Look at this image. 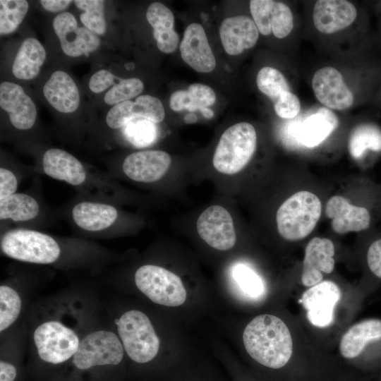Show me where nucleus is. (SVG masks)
Wrapping results in <instances>:
<instances>
[{"mask_svg": "<svg viewBox=\"0 0 381 381\" xmlns=\"http://www.w3.org/2000/svg\"><path fill=\"white\" fill-rule=\"evenodd\" d=\"M243 341L250 356L269 368H282L292 355L290 331L275 315L264 314L253 319L243 331Z\"/></svg>", "mask_w": 381, "mask_h": 381, "instance_id": "nucleus-1", "label": "nucleus"}, {"mask_svg": "<svg viewBox=\"0 0 381 381\" xmlns=\"http://www.w3.org/2000/svg\"><path fill=\"white\" fill-rule=\"evenodd\" d=\"M322 212L319 198L308 190L295 193L278 208L276 214L277 231L288 241L308 236L315 229Z\"/></svg>", "mask_w": 381, "mask_h": 381, "instance_id": "nucleus-2", "label": "nucleus"}, {"mask_svg": "<svg viewBox=\"0 0 381 381\" xmlns=\"http://www.w3.org/2000/svg\"><path fill=\"white\" fill-rule=\"evenodd\" d=\"M257 146V134L253 125L240 122L229 127L221 135L212 163L215 169L232 175L250 162Z\"/></svg>", "mask_w": 381, "mask_h": 381, "instance_id": "nucleus-3", "label": "nucleus"}, {"mask_svg": "<svg viewBox=\"0 0 381 381\" xmlns=\"http://www.w3.org/2000/svg\"><path fill=\"white\" fill-rule=\"evenodd\" d=\"M124 351L135 363L145 364L158 353L159 339L149 318L138 310H130L116 320Z\"/></svg>", "mask_w": 381, "mask_h": 381, "instance_id": "nucleus-4", "label": "nucleus"}, {"mask_svg": "<svg viewBox=\"0 0 381 381\" xmlns=\"http://www.w3.org/2000/svg\"><path fill=\"white\" fill-rule=\"evenodd\" d=\"M1 251L8 257L35 264H50L58 260L61 249L51 236L35 230L13 229L1 240Z\"/></svg>", "mask_w": 381, "mask_h": 381, "instance_id": "nucleus-5", "label": "nucleus"}, {"mask_svg": "<svg viewBox=\"0 0 381 381\" xmlns=\"http://www.w3.org/2000/svg\"><path fill=\"white\" fill-rule=\"evenodd\" d=\"M134 279L138 289L157 304L175 307L182 305L186 299L181 278L164 267L143 265L136 270Z\"/></svg>", "mask_w": 381, "mask_h": 381, "instance_id": "nucleus-6", "label": "nucleus"}, {"mask_svg": "<svg viewBox=\"0 0 381 381\" xmlns=\"http://www.w3.org/2000/svg\"><path fill=\"white\" fill-rule=\"evenodd\" d=\"M123 354V344L115 333L98 330L82 339L72 358V364L81 371L99 366H115L121 363Z\"/></svg>", "mask_w": 381, "mask_h": 381, "instance_id": "nucleus-7", "label": "nucleus"}, {"mask_svg": "<svg viewBox=\"0 0 381 381\" xmlns=\"http://www.w3.org/2000/svg\"><path fill=\"white\" fill-rule=\"evenodd\" d=\"M33 339L40 358L52 365L72 358L80 342L73 329L56 320L40 325L34 332Z\"/></svg>", "mask_w": 381, "mask_h": 381, "instance_id": "nucleus-8", "label": "nucleus"}, {"mask_svg": "<svg viewBox=\"0 0 381 381\" xmlns=\"http://www.w3.org/2000/svg\"><path fill=\"white\" fill-rule=\"evenodd\" d=\"M200 238L210 246L219 250L232 248L236 241L234 222L229 212L220 205L206 208L196 223Z\"/></svg>", "mask_w": 381, "mask_h": 381, "instance_id": "nucleus-9", "label": "nucleus"}, {"mask_svg": "<svg viewBox=\"0 0 381 381\" xmlns=\"http://www.w3.org/2000/svg\"><path fill=\"white\" fill-rule=\"evenodd\" d=\"M53 28L64 53L71 57L88 54L100 44L97 36L85 27H78L74 16L68 12L57 15L53 20Z\"/></svg>", "mask_w": 381, "mask_h": 381, "instance_id": "nucleus-10", "label": "nucleus"}, {"mask_svg": "<svg viewBox=\"0 0 381 381\" xmlns=\"http://www.w3.org/2000/svg\"><path fill=\"white\" fill-rule=\"evenodd\" d=\"M340 298L339 287L327 280L310 287L299 302L307 310L308 319L313 325L326 327L333 322L334 309Z\"/></svg>", "mask_w": 381, "mask_h": 381, "instance_id": "nucleus-11", "label": "nucleus"}, {"mask_svg": "<svg viewBox=\"0 0 381 381\" xmlns=\"http://www.w3.org/2000/svg\"><path fill=\"white\" fill-rule=\"evenodd\" d=\"M250 11L258 30L263 35L271 33L279 39L287 37L294 28V16L283 2L252 0Z\"/></svg>", "mask_w": 381, "mask_h": 381, "instance_id": "nucleus-12", "label": "nucleus"}, {"mask_svg": "<svg viewBox=\"0 0 381 381\" xmlns=\"http://www.w3.org/2000/svg\"><path fill=\"white\" fill-rule=\"evenodd\" d=\"M312 87L318 100L328 109L344 110L353 102V95L341 73L333 67L318 70L312 79Z\"/></svg>", "mask_w": 381, "mask_h": 381, "instance_id": "nucleus-13", "label": "nucleus"}, {"mask_svg": "<svg viewBox=\"0 0 381 381\" xmlns=\"http://www.w3.org/2000/svg\"><path fill=\"white\" fill-rule=\"evenodd\" d=\"M325 214L332 219V228L337 234L366 231L373 220L367 207L352 205L341 195H334L327 201Z\"/></svg>", "mask_w": 381, "mask_h": 381, "instance_id": "nucleus-14", "label": "nucleus"}, {"mask_svg": "<svg viewBox=\"0 0 381 381\" xmlns=\"http://www.w3.org/2000/svg\"><path fill=\"white\" fill-rule=\"evenodd\" d=\"M164 116L162 102L157 97L144 95L138 97L135 102L127 100L114 105L107 113L106 122L109 128L116 129L137 118L157 123L162 121Z\"/></svg>", "mask_w": 381, "mask_h": 381, "instance_id": "nucleus-15", "label": "nucleus"}, {"mask_svg": "<svg viewBox=\"0 0 381 381\" xmlns=\"http://www.w3.org/2000/svg\"><path fill=\"white\" fill-rule=\"evenodd\" d=\"M171 162V157L164 151H139L125 158L122 169L133 181L152 183L164 176L170 167Z\"/></svg>", "mask_w": 381, "mask_h": 381, "instance_id": "nucleus-16", "label": "nucleus"}, {"mask_svg": "<svg viewBox=\"0 0 381 381\" xmlns=\"http://www.w3.org/2000/svg\"><path fill=\"white\" fill-rule=\"evenodd\" d=\"M334 246L326 238L315 237L307 244L303 262L302 284L311 287L322 282L323 273H331L335 265Z\"/></svg>", "mask_w": 381, "mask_h": 381, "instance_id": "nucleus-17", "label": "nucleus"}, {"mask_svg": "<svg viewBox=\"0 0 381 381\" xmlns=\"http://www.w3.org/2000/svg\"><path fill=\"white\" fill-rule=\"evenodd\" d=\"M184 62L200 73H210L216 66V60L202 26L191 23L186 28L179 46Z\"/></svg>", "mask_w": 381, "mask_h": 381, "instance_id": "nucleus-18", "label": "nucleus"}, {"mask_svg": "<svg viewBox=\"0 0 381 381\" xmlns=\"http://www.w3.org/2000/svg\"><path fill=\"white\" fill-rule=\"evenodd\" d=\"M0 106L8 114L10 121L16 128L28 130L34 126L37 118L35 104L18 84L1 83Z\"/></svg>", "mask_w": 381, "mask_h": 381, "instance_id": "nucleus-19", "label": "nucleus"}, {"mask_svg": "<svg viewBox=\"0 0 381 381\" xmlns=\"http://www.w3.org/2000/svg\"><path fill=\"white\" fill-rule=\"evenodd\" d=\"M357 17L355 6L346 0H319L315 4L313 18L315 28L332 34L350 26Z\"/></svg>", "mask_w": 381, "mask_h": 381, "instance_id": "nucleus-20", "label": "nucleus"}, {"mask_svg": "<svg viewBox=\"0 0 381 381\" xmlns=\"http://www.w3.org/2000/svg\"><path fill=\"white\" fill-rule=\"evenodd\" d=\"M219 35L225 52L229 55H238L255 45L259 31L250 18L236 16L223 20Z\"/></svg>", "mask_w": 381, "mask_h": 381, "instance_id": "nucleus-21", "label": "nucleus"}, {"mask_svg": "<svg viewBox=\"0 0 381 381\" xmlns=\"http://www.w3.org/2000/svg\"><path fill=\"white\" fill-rule=\"evenodd\" d=\"M42 169L49 177L72 186L83 184L87 173L82 163L68 152L58 148L47 150L43 155Z\"/></svg>", "mask_w": 381, "mask_h": 381, "instance_id": "nucleus-22", "label": "nucleus"}, {"mask_svg": "<svg viewBox=\"0 0 381 381\" xmlns=\"http://www.w3.org/2000/svg\"><path fill=\"white\" fill-rule=\"evenodd\" d=\"M381 344V320L370 318L351 326L342 336L339 350L343 357L354 358L370 346Z\"/></svg>", "mask_w": 381, "mask_h": 381, "instance_id": "nucleus-23", "label": "nucleus"}, {"mask_svg": "<svg viewBox=\"0 0 381 381\" xmlns=\"http://www.w3.org/2000/svg\"><path fill=\"white\" fill-rule=\"evenodd\" d=\"M43 93L49 103L62 113L73 112L80 104V94L75 82L62 71L52 74L44 85Z\"/></svg>", "mask_w": 381, "mask_h": 381, "instance_id": "nucleus-24", "label": "nucleus"}, {"mask_svg": "<svg viewBox=\"0 0 381 381\" xmlns=\"http://www.w3.org/2000/svg\"><path fill=\"white\" fill-rule=\"evenodd\" d=\"M71 214L78 227L96 232L111 226L118 217V211L109 204L83 201L73 207Z\"/></svg>", "mask_w": 381, "mask_h": 381, "instance_id": "nucleus-25", "label": "nucleus"}, {"mask_svg": "<svg viewBox=\"0 0 381 381\" xmlns=\"http://www.w3.org/2000/svg\"><path fill=\"white\" fill-rule=\"evenodd\" d=\"M146 18L153 28L158 49L166 54L174 52L179 37L174 30V16L171 11L162 3L154 2L147 10Z\"/></svg>", "mask_w": 381, "mask_h": 381, "instance_id": "nucleus-26", "label": "nucleus"}, {"mask_svg": "<svg viewBox=\"0 0 381 381\" xmlns=\"http://www.w3.org/2000/svg\"><path fill=\"white\" fill-rule=\"evenodd\" d=\"M339 120L329 109L321 107L308 116L299 128L300 142L308 147L322 143L338 126Z\"/></svg>", "mask_w": 381, "mask_h": 381, "instance_id": "nucleus-27", "label": "nucleus"}, {"mask_svg": "<svg viewBox=\"0 0 381 381\" xmlns=\"http://www.w3.org/2000/svg\"><path fill=\"white\" fill-rule=\"evenodd\" d=\"M45 58V49L37 39H25L21 44L13 64V75L22 80L35 78L40 73Z\"/></svg>", "mask_w": 381, "mask_h": 381, "instance_id": "nucleus-28", "label": "nucleus"}, {"mask_svg": "<svg viewBox=\"0 0 381 381\" xmlns=\"http://www.w3.org/2000/svg\"><path fill=\"white\" fill-rule=\"evenodd\" d=\"M216 100L213 90L204 84L193 83L187 90H177L170 97V108L174 111L200 110L212 106Z\"/></svg>", "mask_w": 381, "mask_h": 381, "instance_id": "nucleus-29", "label": "nucleus"}, {"mask_svg": "<svg viewBox=\"0 0 381 381\" xmlns=\"http://www.w3.org/2000/svg\"><path fill=\"white\" fill-rule=\"evenodd\" d=\"M40 212L38 202L32 196L16 193L0 200L1 220L26 222L35 218Z\"/></svg>", "mask_w": 381, "mask_h": 381, "instance_id": "nucleus-30", "label": "nucleus"}, {"mask_svg": "<svg viewBox=\"0 0 381 381\" xmlns=\"http://www.w3.org/2000/svg\"><path fill=\"white\" fill-rule=\"evenodd\" d=\"M349 152L354 159H361L368 150H381V131L376 125L370 123H361L351 131Z\"/></svg>", "mask_w": 381, "mask_h": 381, "instance_id": "nucleus-31", "label": "nucleus"}, {"mask_svg": "<svg viewBox=\"0 0 381 381\" xmlns=\"http://www.w3.org/2000/svg\"><path fill=\"white\" fill-rule=\"evenodd\" d=\"M256 83L259 90L274 102L291 91L284 75L277 69L265 66L258 73Z\"/></svg>", "mask_w": 381, "mask_h": 381, "instance_id": "nucleus-32", "label": "nucleus"}, {"mask_svg": "<svg viewBox=\"0 0 381 381\" xmlns=\"http://www.w3.org/2000/svg\"><path fill=\"white\" fill-rule=\"evenodd\" d=\"M126 139L138 147H147L154 143L157 136L155 123L143 118L131 120L123 126Z\"/></svg>", "mask_w": 381, "mask_h": 381, "instance_id": "nucleus-33", "label": "nucleus"}, {"mask_svg": "<svg viewBox=\"0 0 381 381\" xmlns=\"http://www.w3.org/2000/svg\"><path fill=\"white\" fill-rule=\"evenodd\" d=\"M75 6L84 12L80 16L82 23L86 28L97 35L106 31L104 16V1L102 0H76Z\"/></svg>", "mask_w": 381, "mask_h": 381, "instance_id": "nucleus-34", "label": "nucleus"}, {"mask_svg": "<svg viewBox=\"0 0 381 381\" xmlns=\"http://www.w3.org/2000/svg\"><path fill=\"white\" fill-rule=\"evenodd\" d=\"M28 10L25 0L0 1V34L13 32L21 23Z\"/></svg>", "mask_w": 381, "mask_h": 381, "instance_id": "nucleus-35", "label": "nucleus"}, {"mask_svg": "<svg viewBox=\"0 0 381 381\" xmlns=\"http://www.w3.org/2000/svg\"><path fill=\"white\" fill-rule=\"evenodd\" d=\"M232 276L241 292L249 298H258L264 294L262 278L248 265L243 263L234 265Z\"/></svg>", "mask_w": 381, "mask_h": 381, "instance_id": "nucleus-36", "label": "nucleus"}, {"mask_svg": "<svg viewBox=\"0 0 381 381\" xmlns=\"http://www.w3.org/2000/svg\"><path fill=\"white\" fill-rule=\"evenodd\" d=\"M21 299L11 286H0V332L8 328L17 320L21 310Z\"/></svg>", "mask_w": 381, "mask_h": 381, "instance_id": "nucleus-37", "label": "nucleus"}, {"mask_svg": "<svg viewBox=\"0 0 381 381\" xmlns=\"http://www.w3.org/2000/svg\"><path fill=\"white\" fill-rule=\"evenodd\" d=\"M143 88L144 85L138 78L120 79L105 94L104 100L109 105H116L136 97L142 92Z\"/></svg>", "mask_w": 381, "mask_h": 381, "instance_id": "nucleus-38", "label": "nucleus"}, {"mask_svg": "<svg viewBox=\"0 0 381 381\" xmlns=\"http://www.w3.org/2000/svg\"><path fill=\"white\" fill-rule=\"evenodd\" d=\"M274 109L280 118L291 119L298 114L301 103L298 97L289 91L274 102Z\"/></svg>", "mask_w": 381, "mask_h": 381, "instance_id": "nucleus-39", "label": "nucleus"}, {"mask_svg": "<svg viewBox=\"0 0 381 381\" xmlns=\"http://www.w3.org/2000/svg\"><path fill=\"white\" fill-rule=\"evenodd\" d=\"M365 260L370 273L381 280V237L370 243L366 250Z\"/></svg>", "mask_w": 381, "mask_h": 381, "instance_id": "nucleus-40", "label": "nucleus"}, {"mask_svg": "<svg viewBox=\"0 0 381 381\" xmlns=\"http://www.w3.org/2000/svg\"><path fill=\"white\" fill-rule=\"evenodd\" d=\"M119 78L107 70H100L92 75L89 81V88L94 93H100L112 85Z\"/></svg>", "mask_w": 381, "mask_h": 381, "instance_id": "nucleus-41", "label": "nucleus"}, {"mask_svg": "<svg viewBox=\"0 0 381 381\" xmlns=\"http://www.w3.org/2000/svg\"><path fill=\"white\" fill-rule=\"evenodd\" d=\"M18 180L14 174L4 167L0 168V200L16 193Z\"/></svg>", "mask_w": 381, "mask_h": 381, "instance_id": "nucleus-42", "label": "nucleus"}, {"mask_svg": "<svg viewBox=\"0 0 381 381\" xmlns=\"http://www.w3.org/2000/svg\"><path fill=\"white\" fill-rule=\"evenodd\" d=\"M17 377V369L10 362L0 361V381H15Z\"/></svg>", "mask_w": 381, "mask_h": 381, "instance_id": "nucleus-43", "label": "nucleus"}, {"mask_svg": "<svg viewBox=\"0 0 381 381\" xmlns=\"http://www.w3.org/2000/svg\"><path fill=\"white\" fill-rule=\"evenodd\" d=\"M44 9L49 12H59L67 8L71 3L68 0H42L40 1Z\"/></svg>", "mask_w": 381, "mask_h": 381, "instance_id": "nucleus-44", "label": "nucleus"}, {"mask_svg": "<svg viewBox=\"0 0 381 381\" xmlns=\"http://www.w3.org/2000/svg\"><path fill=\"white\" fill-rule=\"evenodd\" d=\"M201 111L202 116L206 119H212L214 116V112L212 109H209L208 107H204L200 109Z\"/></svg>", "mask_w": 381, "mask_h": 381, "instance_id": "nucleus-45", "label": "nucleus"}, {"mask_svg": "<svg viewBox=\"0 0 381 381\" xmlns=\"http://www.w3.org/2000/svg\"><path fill=\"white\" fill-rule=\"evenodd\" d=\"M198 120L197 116L193 113H189L186 114L184 117V121L186 123H195Z\"/></svg>", "mask_w": 381, "mask_h": 381, "instance_id": "nucleus-46", "label": "nucleus"}]
</instances>
